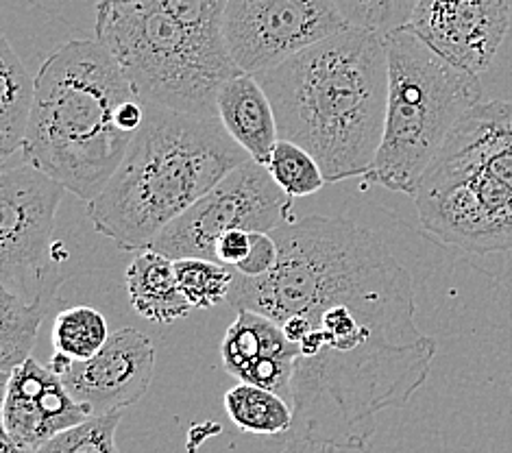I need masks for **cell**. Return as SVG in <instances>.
<instances>
[{
	"label": "cell",
	"instance_id": "9",
	"mask_svg": "<svg viewBox=\"0 0 512 453\" xmlns=\"http://www.w3.org/2000/svg\"><path fill=\"white\" fill-rule=\"evenodd\" d=\"M292 197L277 186L268 168L247 159L236 170L170 223L157 240L155 251L170 260L216 262V242L227 231H275L292 223Z\"/></svg>",
	"mask_w": 512,
	"mask_h": 453
},
{
	"label": "cell",
	"instance_id": "6",
	"mask_svg": "<svg viewBox=\"0 0 512 453\" xmlns=\"http://www.w3.org/2000/svg\"><path fill=\"white\" fill-rule=\"evenodd\" d=\"M388 103L380 151L364 175L412 197L449 133L482 103L480 75L449 64L408 27L384 38Z\"/></svg>",
	"mask_w": 512,
	"mask_h": 453
},
{
	"label": "cell",
	"instance_id": "25",
	"mask_svg": "<svg viewBox=\"0 0 512 453\" xmlns=\"http://www.w3.org/2000/svg\"><path fill=\"white\" fill-rule=\"evenodd\" d=\"M142 3L162 9L164 14L205 38L225 42L223 22L229 0H142Z\"/></svg>",
	"mask_w": 512,
	"mask_h": 453
},
{
	"label": "cell",
	"instance_id": "16",
	"mask_svg": "<svg viewBox=\"0 0 512 453\" xmlns=\"http://www.w3.org/2000/svg\"><path fill=\"white\" fill-rule=\"evenodd\" d=\"M127 295L131 308L157 325L175 323L194 310L179 288L175 260L155 249L133 257L127 268Z\"/></svg>",
	"mask_w": 512,
	"mask_h": 453
},
{
	"label": "cell",
	"instance_id": "18",
	"mask_svg": "<svg viewBox=\"0 0 512 453\" xmlns=\"http://www.w3.org/2000/svg\"><path fill=\"white\" fill-rule=\"evenodd\" d=\"M225 412L238 430L255 436H279L290 434L292 414L290 401L253 384L240 382L225 393Z\"/></svg>",
	"mask_w": 512,
	"mask_h": 453
},
{
	"label": "cell",
	"instance_id": "2",
	"mask_svg": "<svg viewBox=\"0 0 512 453\" xmlns=\"http://www.w3.org/2000/svg\"><path fill=\"white\" fill-rule=\"evenodd\" d=\"M255 79L273 103L279 140L306 149L327 183L369 173L386 125L384 38L349 27Z\"/></svg>",
	"mask_w": 512,
	"mask_h": 453
},
{
	"label": "cell",
	"instance_id": "8",
	"mask_svg": "<svg viewBox=\"0 0 512 453\" xmlns=\"http://www.w3.org/2000/svg\"><path fill=\"white\" fill-rule=\"evenodd\" d=\"M64 192L24 159L0 173V288L27 303H53L64 281L53 244Z\"/></svg>",
	"mask_w": 512,
	"mask_h": 453
},
{
	"label": "cell",
	"instance_id": "24",
	"mask_svg": "<svg viewBox=\"0 0 512 453\" xmlns=\"http://www.w3.org/2000/svg\"><path fill=\"white\" fill-rule=\"evenodd\" d=\"M120 421H123V410L90 416L88 421L46 440L38 453H120L116 445Z\"/></svg>",
	"mask_w": 512,
	"mask_h": 453
},
{
	"label": "cell",
	"instance_id": "5",
	"mask_svg": "<svg viewBox=\"0 0 512 453\" xmlns=\"http://www.w3.org/2000/svg\"><path fill=\"white\" fill-rule=\"evenodd\" d=\"M423 229L475 255L512 249V103L475 105L412 194Z\"/></svg>",
	"mask_w": 512,
	"mask_h": 453
},
{
	"label": "cell",
	"instance_id": "23",
	"mask_svg": "<svg viewBox=\"0 0 512 453\" xmlns=\"http://www.w3.org/2000/svg\"><path fill=\"white\" fill-rule=\"evenodd\" d=\"M349 27L386 38L408 27L419 0H334Z\"/></svg>",
	"mask_w": 512,
	"mask_h": 453
},
{
	"label": "cell",
	"instance_id": "7",
	"mask_svg": "<svg viewBox=\"0 0 512 453\" xmlns=\"http://www.w3.org/2000/svg\"><path fill=\"white\" fill-rule=\"evenodd\" d=\"M94 33L146 105L218 116V90L240 75L225 42L205 38L142 0H99Z\"/></svg>",
	"mask_w": 512,
	"mask_h": 453
},
{
	"label": "cell",
	"instance_id": "20",
	"mask_svg": "<svg viewBox=\"0 0 512 453\" xmlns=\"http://www.w3.org/2000/svg\"><path fill=\"white\" fill-rule=\"evenodd\" d=\"M107 318L88 305L62 310L55 316L51 342L57 353L68 355L70 360L85 362L99 353L109 340Z\"/></svg>",
	"mask_w": 512,
	"mask_h": 453
},
{
	"label": "cell",
	"instance_id": "11",
	"mask_svg": "<svg viewBox=\"0 0 512 453\" xmlns=\"http://www.w3.org/2000/svg\"><path fill=\"white\" fill-rule=\"evenodd\" d=\"M449 64L482 75L491 68L510 29L508 0H419L408 22Z\"/></svg>",
	"mask_w": 512,
	"mask_h": 453
},
{
	"label": "cell",
	"instance_id": "27",
	"mask_svg": "<svg viewBox=\"0 0 512 453\" xmlns=\"http://www.w3.org/2000/svg\"><path fill=\"white\" fill-rule=\"evenodd\" d=\"M249 249H251V231H245V229L227 231V234L218 238L216 242V262L229 268H236L242 260H245Z\"/></svg>",
	"mask_w": 512,
	"mask_h": 453
},
{
	"label": "cell",
	"instance_id": "10",
	"mask_svg": "<svg viewBox=\"0 0 512 453\" xmlns=\"http://www.w3.org/2000/svg\"><path fill=\"white\" fill-rule=\"evenodd\" d=\"M345 29L334 0H229L223 40L236 68L258 75Z\"/></svg>",
	"mask_w": 512,
	"mask_h": 453
},
{
	"label": "cell",
	"instance_id": "3",
	"mask_svg": "<svg viewBox=\"0 0 512 453\" xmlns=\"http://www.w3.org/2000/svg\"><path fill=\"white\" fill-rule=\"evenodd\" d=\"M247 159L218 116L146 105L142 129L105 190L88 203V218L118 249H151L175 218Z\"/></svg>",
	"mask_w": 512,
	"mask_h": 453
},
{
	"label": "cell",
	"instance_id": "17",
	"mask_svg": "<svg viewBox=\"0 0 512 453\" xmlns=\"http://www.w3.org/2000/svg\"><path fill=\"white\" fill-rule=\"evenodd\" d=\"M35 101V79L9 40L0 38V159L22 153Z\"/></svg>",
	"mask_w": 512,
	"mask_h": 453
},
{
	"label": "cell",
	"instance_id": "26",
	"mask_svg": "<svg viewBox=\"0 0 512 453\" xmlns=\"http://www.w3.org/2000/svg\"><path fill=\"white\" fill-rule=\"evenodd\" d=\"M279 262V244L268 231H251V249L234 271L245 277H264L275 271Z\"/></svg>",
	"mask_w": 512,
	"mask_h": 453
},
{
	"label": "cell",
	"instance_id": "12",
	"mask_svg": "<svg viewBox=\"0 0 512 453\" xmlns=\"http://www.w3.org/2000/svg\"><path fill=\"white\" fill-rule=\"evenodd\" d=\"M155 375V347L133 327L116 329L105 347L85 362L72 360L62 377L70 395L101 416L125 410L149 393Z\"/></svg>",
	"mask_w": 512,
	"mask_h": 453
},
{
	"label": "cell",
	"instance_id": "21",
	"mask_svg": "<svg viewBox=\"0 0 512 453\" xmlns=\"http://www.w3.org/2000/svg\"><path fill=\"white\" fill-rule=\"evenodd\" d=\"M266 168L277 186L292 199L310 197L327 183L321 164L306 149L286 140H279L275 144Z\"/></svg>",
	"mask_w": 512,
	"mask_h": 453
},
{
	"label": "cell",
	"instance_id": "13",
	"mask_svg": "<svg viewBox=\"0 0 512 453\" xmlns=\"http://www.w3.org/2000/svg\"><path fill=\"white\" fill-rule=\"evenodd\" d=\"M92 412L70 395L64 379L29 358L9 375L3 399V434L40 449L46 440L88 421Z\"/></svg>",
	"mask_w": 512,
	"mask_h": 453
},
{
	"label": "cell",
	"instance_id": "22",
	"mask_svg": "<svg viewBox=\"0 0 512 453\" xmlns=\"http://www.w3.org/2000/svg\"><path fill=\"white\" fill-rule=\"evenodd\" d=\"M179 288L194 310H210L227 301L234 284V268L201 257L175 260Z\"/></svg>",
	"mask_w": 512,
	"mask_h": 453
},
{
	"label": "cell",
	"instance_id": "14",
	"mask_svg": "<svg viewBox=\"0 0 512 453\" xmlns=\"http://www.w3.org/2000/svg\"><path fill=\"white\" fill-rule=\"evenodd\" d=\"M299 349L271 318L240 310L221 345L223 366L245 384L260 386L290 401V382Z\"/></svg>",
	"mask_w": 512,
	"mask_h": 453
},
{
	"label": "cell",
	"instance_id": "4",
	"mask_svg": "<svg viewBox=\"0 0 512 453\" xmlns=\"http://www.w3.org/2000/svg\"><path fill=\"white\" fill-rule=\"evenodd\" d=\"M138 99L112 53L99 40H72L44 59L20 157L92 203L129 151L120 129L123 105Z\"/></svg>",
	"mask_w": 512,
	"mask_h": 453
},
{
	"label": "cell",
	"instance_id": "1",
	"mask_svg": "<svg viewBox=\"0 0 512 453\" xmlns=\"http://www.w3.org/2000/svg\"><path fill=\"white\" fill-rule=\"evenodd\" d=\"M271 234L275 271H234L227 303L271 318L299 349L290 438L369 443L377 414L408 406L438 351L414 323V279L371 229L345 218L314 214Z\"/></svg>",
	"mask_w": 512,
	"mask_h": 453
},
{
	"label": "cell",
	"instance_id": "19",
	"mask_svg": "<svg viewBox=\"0 0 512 453\" xmlns=\"http://www.w3.org/2000/svg\"><path fill=\"white\" fill-rule=\"evenodd\" d=\"M46 301L27 303L0 288V373L3 382L20 364L33 358L31 351L48 310Z\"/></svg>",
	"mask_w": 512,
	"mask_h": 453
},
{
	"label": "cell",
	"instance_id": "15",
	"mask_svg": "<svg viewBox=\"0 0 512 453\" xmlns=\"http://www.w3.org/2000/svg\"><path fill=\"white\" fill-rule=\"evenodd\" d=\"M216 114L247 155L266 166L279 131L273 103L255 75L240 72L227 79L216 96Z\"/></svg>",
	"mask_w": 512,
	"mask_h": 453
},
{
	"label": "cell",
	"instance_id": "28",
	"mask_svg": "<svg viewBox=\"0 0 512 453\" xmlns=\"http://www.w3.org/2000/svg\"><path fill=\"white\" fill-rule=\"evenodd\" d=\"M282 453H371L369 443H336V440L290 438Z\"/></svg>",
	"mask_w": 512,
	"mask_h": 453
},
{
	"label": "cell",
	"instance_id": "29",
	"mask_svg": "<svg viewBox=\"0 0 512 453\" xmlns=\"http://www.w3.org/2000/svg\"><path fill=\"white\" fill-rule=\"evenodd\" d=\"M0 453H38V449L29 445H20L16 440H11L7 434H3V447H0Z\"/></svg>",
	"mask_w": 512,
	"mask_h": 453
}]
</instances>
